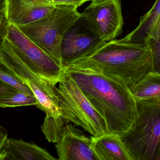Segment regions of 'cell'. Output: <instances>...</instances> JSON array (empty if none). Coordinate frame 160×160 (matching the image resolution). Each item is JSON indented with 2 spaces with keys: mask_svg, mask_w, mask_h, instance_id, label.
I'll return each mask as SVG.
<instances>
[{
  "mask_svg": "<svg viewBox=\"0 0 160 160\" xmlns=\"http://www.w3.org/2000/svg\"><path fill=\"white\" fill-rule=\"evenodd\" d=\"M64 70L104 119L110 133L120 135L130 127L136 117L137 106L128 87L99 73L69 68Z\"/></svg>",
  "mask_w": 160,
  "mask_h": 160,
  "instance_id": "6da1fadb",
  "label": "cell"
},
{
  "mask_svg": "<svg viewBox=\"0 0 160 160\" xmlns=\"http://www.w3.org/2000/svg\"><path fill=\"white\" fill-rule=\"evenodd\" d=\"M68 68L102 74L131 90L152 71L151 51L145 43L115 39L105 42L92 54Z\"/></svg>",
  "mask_w": 160,
  "mask_h": 160,
  "instance_id": "7a4b0ae2",
  "label": "cell"
},
{
  "mask_svg": "<svg viewBox=\"0 0 160 160\" xmlns=\"http://www.w3.org/2000/svg\"><path fill=\"white\" fill-rule=\"evenodd\" d=\"M130 127L119 135L131 160H157L160 149V102L136 101Z\"/></svg>",
  "mask_w": 160,
  "mask_h": 160,
  "instance_id": "3957f363",
  "label": "cell"
},
{
  "mask_svg": "<svg viewBox=\"0 0 160 160\" xmlns=\"http://www.w3.org/2000/svg\"><path fill=\"white\" fill-rule=\"evenodd\" d=\"M58 84V87L54 86V91L62 113L61 116L67 124L71 122L79 126L95 138L110 133L104 119L65 70Z\"/></svg>",
  "mask_w": 160,
  "mask_h": 160,
  "instance_id": "277c9868",
  "label": "cell"
},
{
  "mask_svg": "<svg viewBox=\"0 0 160 160\" xmlns=\"http://www.w3.org/2000/svg\"><path fill=\"white\" fill-rule=\"evenodd\" d=\"M78 8L74 6L55 5L46 17L18 28L61 66L62 39L67 30L81 18Z\"/></svg>",
  "mask_w": 160,
  "mask_h": 160,
  "instance_id": "5b68a950",
  "label": "cell"
},
{
  "mask_svg": "<svg viewBox=\"0 0 160 160\" xmlns=\"http://www.w3.org/2000/svg\"><path fill=\"white\" fill-rule=\"evenodd\" d=\"M4 37L14 53L30 70L56 86L64 69L17 26L7 21Z\"/></svg>",
  "mask_w": 160,
  "mask_h": 160,
  "instance_id": "8992f818",
  "label": "cell"
},
{
  "mask_svg": "<svg viewBox=\"0 0 160 160\" xmlns=\"http://www.w3.org/2000/svg\"><path fill=\"white\" fill-rule=\"evenodd\" d=\"M105 41L81 18L67 30L62 39L61 66L63 69L90 55Z\"/></svg>",
  "mask_w": 160,
  "mask_h": 160,
  "instance_id": "52a82bcc",
  "label": "cell"
},
{
  "mask_svg": "<svg viewBox=\"0 0 160 160\" xmlns=\"http://www.w3.org/2000/svg\"><path fill=\"white\" fill-rule=\"evenodd\" d=\"M91 1L81 13L82 18L105 42L115 39L124 24L121 0Z\"/></svg>",
  "mask_w": 160,
  "mask_h": 160,
  "instance_id": "ba28073f",
  "label": "cell"
},
{
  "mask_svg": "<svg viewBox=\"0 0 160 160\" xmlns=\"http://www.w3.org/2000/svg\"><path fill=\"white\" fill-rule=\"evenodd\" d=\"M56 143L58 160H99L92 137H87L72 124L65 125Z\"/></svg>",
  "mask_w": 160,
  "mask_h": 160,
  "instance_id": "9c48e42d",
  "label": "cell"
},
{
  "mask_svg": "<svg viewBox=\"0 0 160 160\" xmlns=\"http://www.w3.org/2000/svg\"><path fill=\"white\" fill-rule=\"evenodd\" d=\"M55 7L38 0H6V18L8 23L19 27L46 17Z\"/></svg>",
  "mask_w": 160,
  "mask_h": 160,
  "instance_id": "30bf717a",
  "label": "cell"
},
{
  "mask_svg": "<svg viewBox=\"0 0 160 160\" xmlns=\"http://www.w3.org/2000/svg\"><path fill=\"white\" fill-rule=\"evenodd\" d=\"M55 160L57 159L35 144L8 138L0 151V160Z\"/></svg>",
  "mask_w": 160,
  "mask_h": 160,
  "instance_id": "8fae6325",
  "label": "cell"
},
{
  "mask_svg": "<svg viewBox=\"0 0 160 160\" xmlns=\"http://www.w3.org/2000/svg\"><path fill=\"white\" fill-rule=\"evenodd\" d=\"M91 137L93 148L99 160H131L119 135L108 133Z\"/></svg>",
  "mask_w": 160,
  "mask_h": 160,
  "instance_id": "7c38bea8",
  "label": "cell"
},
{
  "mask_svg": "<svg viewBox=\"0 0 160 160\" xmlns=\"http://www.w3.org/2000/svg\"><path fill=\"white\" fill-rule=\"evenodd\" d=\"M131 91L136 101L160 102V74L149 72Z\"/></svg>",
  "mask_w": 160,
  "mask_h": 160,
  "instance_id": "4fadbf2b",
  "label": "cell"
},
{
  "mask_svg": "<svg viewBox=\"0 0 160 160\" xmlns=\"http://www.w3.org/2000/svg\"><path fill=\"white\" fill-rule=\"evenodd\" d=\"M160 16V0H157L151 9L141 17L137 28L121 40L131 43H145Z\"/></svg>",
  "mask_w": 160,
  "mask_h": 160,
  "instance_id": "5bb4252c",
  "label": "cell"
},
{
  "mask_svg": "<svg viewBox=\"0 0 160 160\" xmlns=\"http://www.w3.org/2000/svg\"><path fill=\"white\" fill-rule=\"evenodd\" d=\"M0 80L18 90L34 96L30 87L22 80L6 62L0 52Z\"/></svg>",
  "mask_w": 160,
  "mask_h": 160,
  "instance_id": "9a60e30c",
  "label": "cell"
},
{
  "mask_svg": "<svg viewBox=\"0 0 160 160\" xmlns=\"http://www.w3.org/2000/svg\"><path fill=\"white\" fill-rule=\"evenodd\" d=\"M66 124L61 116L54 118L46 116L41 129L49 142L56 143Z\"/></svg>",
  "mask_w": 160,
  "mask_h": 160,
  "instance_id": "2e32d148",
  "label": "cell"
},
{
  "mask_svg": "<svg viewBox=\"0 0 160 160\" xmlns=\"http://www.w3.org/2000/svg\"><path fill=\"white\" fill-rule=\"evenodd\" d=\"M37 103L35 96L21 91L9 96L0 98V107L4 108L36 105Z\"/></svg>",
  "mask_w": 160,
  "mask_h": 160,
  "instance_id": "e0dca14e",
  "label": "cell"
},
{
  "mask_svg": "<svg viewBox=\"0 0 160 160\" xmlns=\"http://www.w3.org/2000/svg\"><path fill=\"white\" fill-rule=\"evenodd\" d=\"M145 43L151 51L152 71L160 74V39L148 37Z\"/></svg>",
  "mask_w": 160,
  "mask_h": 160,
  "instance_id": "ac0fdd59",
  "label": "cell"
},
{
  "mask_svg": "<svg viewBox=\"0 0 160 160\" xmlns=\"http://www.w3.org/2000/svg\"><path fill=\"white\" fill-rule=\"evenodd\" d=\"M6 0H0V45L2 44L7 19L5 15Z\"/></svg>",
  "mask_w": 160,
  "mask_h": 160,
  "instance_id": "d6986e66",
  "label": "cell"
},
{
  "mask_svg": "<svg viewBox=\"0 0 160 160\" xmlns=\"http://www.w3.org/2000/svg\"><path fill=\"white\" fill-rule=\"evenodd\" d=\"M19 91L9 84L0 80V98L12 95Z\"/></svg>",
  "mask_w": 160,
  "mask_h": 160,
  "instance_id": "ffe728a7",
  "label": "cell"
},
{
  "mask_svg": "<svg viewBox=\"0 0 160 160\" xmlns=\"http://www.w3.org/2000/svg\"><path fill=\"white\" fill-rule=\"evenodd\" d=\"M91 0H57L53 4L54 5H72L78 8L86 2Z\"/></svg>",
  "mask_w": 160,
  "mask_h": 160,
  "instance_id": "44dd1931",
  "label": "cell"
},
{
  "mask_svg": "<svg viewBox=\"0 0 160 160\" xmlns=\"http://www.w3.org/2000/svg\"><path fill=\"white\" fill-rule=\"evenodd\" d=\"M148 37L156 39H160V16L155 24H154L153 28L149 34Z\"/></svg>",
  "mask_w": 160,
  "mask_h": 160,
  "instance_id": "7402d4cb",
  "label": "cell"
},
{
  "mask_svg": "<svg viewBox=\"0 0 160 160\" xmlns=\"http://www.w3.org/2000/svg\"><path fill=\"white\" fill-rule=\"evenodd\" d=\"M7 138V131L3 127L0 126V151L2 148Z\"/></svg>",
  "mask_w": 160,
  "mask_h": 160,
  "instance_id": "603a6c76",
  "label": "cell"
},
{
  "mask_svg": "<svg viewBox=\"0 0 160 160\" xmlns=\"http://www.w3.org/2000/svg\"><path fill=\"white\" fill-rule=\"evenodd\" d=\"M38 1H43V2H49V3H51L50 1V0H38Z\"/></svg>",
  "mask_w": 160,
  "mask_h": 160,
  "instance_id": "cb8c5ba5",
  "label": "cell"
},
{
  "mask_svg": "<svg viewBox=\"0 0 160 160\" xmlns=\"http://www.w3.org/2000/svg\"><path fill=\"white\" fill-rule=\"evenodd\" d=\"M50 1L51 3H53L55 1H57V0H50Z\"/></svg>",
  "mask_w": 160,
  "mask_h": 160,
  "instance_id": "d4e9b609",
  "label": "cell"
},
{
  "mask_svg": "<svg viewBox=\"0 0 160 160\" xmlns=\"http://www.w3.org/2000/svg\"><path fill=\"white\" fill-rule=\"evenodd\" d=\"M160 160V149L159 151V154L158 157V160Z\"/></svg>",
  "mask_w": 160,
  "mask_h": 160,
  "instance_id": "484cf974",
  "label": "cell"
}]
</instances>
